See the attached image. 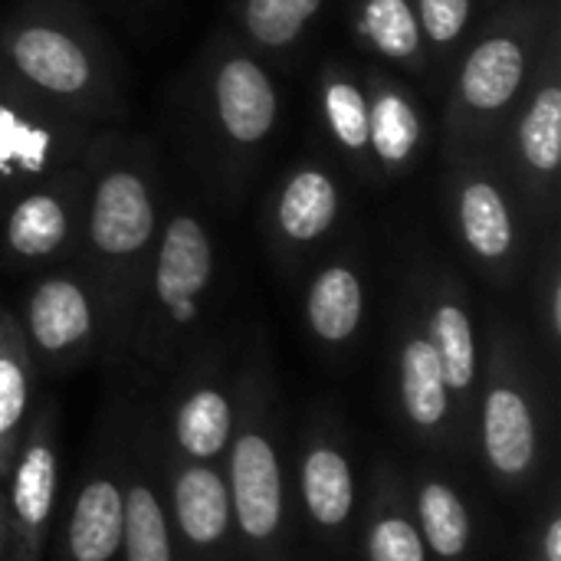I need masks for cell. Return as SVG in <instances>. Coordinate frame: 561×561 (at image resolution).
<instances>
[{"instance_id":"1","label":"cell","mask_w":561,"mask_h":561,"mask_svg":"<svg viewBox=\"0 0 561 561\" xmlns=\"http://www.w3.org/2000/svg\"><path fill=\"white\" fill-rule=\"evenodd\" d=\"M0 69L36 102L108 128L125 122L122 62L79 0H20L0 16Z\"/></svg>"},{"instance_id":"25","label":"cell","mask_w":561,"mask_h":561,"mask_svg":"<svg viewBox=\"0 0 561 561\" xmlns=\"http://www.w3.org/2000/svg\"><path fill=\"white\" fill-rule=\"evenodd\" d=\"M230 434V404L220 391H197L178 414V440L191 457H214Z\"/></svg>"},{"instance_id":"8","label":"cell","mask_w":561,"mask_h":561,"mask_svg":"<svg viewBox=\"0 0 561 561\" xmlns=\"http://www.w3.org/2000/svg\"><path fill=\"white\" fill-rule=\"evenodd\" d=\"M345 210L348 194L342 168L329 151H306L270 187L260 227L276 256L306 260L335 237Z\"/></svg>"},{"instance_id":"3","label":"cell","mask_w":561,"mask_h":561,"mask_svg":"<svg viewBox=\"0 0 561 561\" xmlns=\"http://www.w3.org/2000/svg\"><path fill=\"white\" fill-rule=\"evenodd\" d=\"M559 16L561 0H500L480 13L447 76L437 125L440 158L496 145Z\"/></svg>"},{"instance_id":"16","label":"cell","mask_w":561,"mask_h":561,"mask_svg":"<svg viewBox=\"0 0 561 561\" xmlns=\"http://www.w3.org/2000/svg\"><path fill=\"white\" fill-rule=\"evenodd\" d=\"M306 319L309 329L322 342H348L365 319V276L352 250L325 260L306 293Z\"/></svg>"},{"instance_id":"22","label":"cell","mask_w":561,"mask_h":561,"mask_svg":"<svg viewBox=\"0 0 561 561\" xmlns=\"http://www.w3.org/2000/svg\"><path fill=\"white\" fill-rule=\"evenodd\" d=\"M401 398L414 424L434 427L447 414V381L427 335L408 339L401 352Z\"/></svg>"},{"instance_id":"23","label":"cell","mask_w":561,"mask_h":561,"mask_svg":"<svg viewBox=\"0 0 561 561\" xmlns=\"http://www.w3.org/2000/svg\"><path fill=\"white\" fill-rule=\"evenodd\" d=\"M174 503H178V523L187 539L207 546L224 536L227 519H230V500H227V486L220 483L217 473L187 470L178 480Z\"/></svg>"},{"instance_id":"32","label":"cell","mask_w":561,"mask_h":561,"mask_svg":"<svg viewBox=\"0 0 561 561\" xmlns=\"http://www.w3.org/2000/svg\"><path fill=\"white\" fill-rule=\"evenodd\" d=\"M493 3H500V0H480V10H486V7H493Z\"/></svg>"},{"instance_id":"31","label":"cell","mask_w":561,"mask_h":561,"mask_svg":"<svg viewBox=\"0 0 561 561\" xmlns=\"http://www.w3.org/2000/svg\"><path fill=\"white\" fill-rule=\"evenodd\" d=\"M546 556L549 561H561V519H556L549 526V536H546Z\"/></svg>"},{"instance_id":"10","label":"cell","mask_w":561,"mask_h":561,"mask_svg":"<svg viewBox=\"0 0 561 561\" xmlns=\"http://www.w3.org/2000/svg\"><path fill=\"white\" fill-rule=\"evenodd\" d=\"M85 214V161L26 187L0 210V256L39 266L79 250Z\"/></svg>"},{"instance_id":"14","label":"cell","mask_w":561,"mask_h":561,"mask_svg":"<svg viewBox=\"0 0 561 561\" xmlns=\"http://www.w3.org/2000/svg\"><path fill=\"white\" fill-rule=\"evenodd\" d=\"M329 0H230L227 30L273 69H289L309 46Z\"/></svg>"},{"instance_id":"9","label":"cell","mask_w":561,"mask_h":561,"mask_svg":"<svg viewBox=\"0 0 561 561\" xmlns=\"http://www.w3.org/2000/svg\"><path fill=\"white\" fill-rule=\"evenodd\" d=\"M217 273V243L207 217L191 201L164 210L158 243L145 273V286L164 329H187L201 316V302Z\"/></svg>"},{"instance_id":"15","label":"cell","mask_w":561,"mask_h":561,"mask_svg":"<svg viewBox=\"0 0 561 561\" xmlns=\"http://www.w3.org/2000/svg\"><path fill=\"white\" fill-rule=\"evenodd\" d=\"M26 325L43 352H69L95 329V296L76 276H46L26 299Z\"/></svg>"},{"instance_id":"24","label":"cell","mask_w":561,"mask_h":561,"mask_svg":"<svg viewBox=\"0 0 561 561\" xmlns=\"http://www.w3.org/2000/svg\"><path fill=\"white\" fill-rule=\"evenodd\" d=\"M306 503L322 526H339L352 513V473L335 450H316L302 473Z\"/></svg>"},{"instance_id":"11","label":"cell","mask_w":561,"mask_h":561,"mask_svg":"<svg viewBox=\"0 0 561 561\" xmlns=\"http://www.w3.org/2000/svg\"><path fill=\"white\" fill-rule=\"evenodd\" d=\"M312 99L325 151L365 187H378V174L371 164V105L365 62H355L348 56L322 59L312 82Z\"/></svg>"},{"instance_id":"18","label":"cell","mask_w":561,"mask_h":561,"mask_svg":"<svg viewBox=\"0 0 561 561\" xmlns=\"http://www.w3.org/2000/svg\"><path fill=\"white\" fill-rule=\"evenodd\" d=\"M125 506L112 483H89L72 510L69 549L76 561H108L122 542Z\"/></svg>"},{"instance_id":"21","label":"cell","mask_w":561,"mask_h":561,"mask_svg":"<svg viewBox=\"0 0 561 561\" xmlns=\"http://www.w3.org/2000/svg\"><path fill=\"white\" fill-rule=\"evenodd\" d=\"M411 3L424 33L434 82H444L483 13L480 0H411Z\"/></svg>"},{"instance_id":"30","label":"cell","mask_w":561,"mask_h":561,"mask_svg":"<svg viewBox=\"0 0 561 561\" xmlns=\"http://www.w3.org/2000/svg\"><path fill=\"white\" fill-rule=\"evenodd\" d=\"M26 408V375L10 348H0V434H7Z\"/></svg>"},{"instance_id":"28","label":"cell","mask_w":561,"mask_h":561,"mask_svg":"<svg viewBox=\"0 0 561 561\" xmlns=\"http://www.w3.org/2000/svg\"><path fill=\"white\" fill-rule=\"evenodd\" d=\"M53 490H56V460L46 447H33L23 467L16 470V486H13V503L20 519L39 526L49 516Z\"/></svg>"},{"instance_id":"2","label":"cell","mask_w":561,"mask_h":561,"mask_svg":"<svg viewBox=\"0 0 561 561\" xmlns=\"http://www.w3.org/2000/svg\"><path fill=\"white\" fill-rule=\"evenodd\" d=\"M187 112L207 187L224 210H237L279 135L276 69L227 26H217L187 82Z\"/></svg>"},{"instance_id":"4","label":"cell","mask_w":561,"mask_h":561,"mask_svg":"<svg viewBox=\"0 0 561 561\" xmlns=\"http://www.w3.org/2000/svg\"><path fill=\"white\" fill-rule=\"evenodd\" d=\"M168 210L161 164L148 138L115 125L99 128L85 154V214L79 250L92 279L118 293L145 283Z\"/></svg>"},{"instance_id":"13","label":"cell","mask_w":561,"mask_h":561,"mask_svg":"<svg viewBox=\"0 0 561 561\" xmlns=\"http://www.w3.org/2000/svg\"><path fill=\"white\" fill-rule=\"evenodd\" d=\"M345 26L368 62H378L411 85H434L431 56L411 0H345Z\"/></svg>"},{"instance_id":"6","label":"cell","mask_w":561,"mask_h":561,"mask_svg":"<svg viewBox=\"0 0 561 561\" xmlns=\"http://www.w3.org/2000/svg\"><path fill=\"white\" fill-rule=\"evenodd\" d=\"M440 197L460 250L493 276H513L533 227L493 148L440 158Z\"/></svg>"},{"instance_id":"27","label":"cell","mask_w":561,"mask_h":561,"mask_svg":"<svg viewBox=\"0 0 561 561\" xmlns=\"http://www.w3.org/2000/svg\"><path fill=\"white\" fill-rule=\"evenodd\" d=\"M421 523H424V536L431 542V549L437 556H460L467 549L470 539V519L463 503L457 500V493H450L440 483L424 486L421 493Z\"/></svg>"},{"instance_id":"7","label":"cell","mask_w":561,"mask_h":561,"mask_svg":"<svg viewBox=\"0 0 561 561\" xmlns=\"http://www.w3.org/2000/svg\"><path fill=\"white\" fill-rule=\"evenodd\" d=\"M95 131L36 102L0 69V210L26 187L85 161Z\"/></svg>"},{"instance_id":"5","label":"cell","mask_w":561,"mask_h":561,"mask_svg":"<svg viewBox=\"0 0 561 561\" xmlns=\"http://www.w3.org/2000/svg\"><path fill=\"white\" fill-rule=\"evenodd\" d=\"M533 224L561 214V16L549 26L536 72L493 145Z\"/></svg>"},{"instance_id":"29","label":"cell","mask_w":561,"mask_h":561,"mask_svg":"<svg viewBox=\"0 0 561 561\" xmlns=\"http://www.w3.org/2000/svg\"><path fill=\"white\" fill-rule=\"evenodd\" d=\"M371 561H424V542L404 519H385L371 533Z\"/></svg>"},{"instance_id":"17","label":"cell","mask_w":561,"mask_h":561,"mask_svg":"<svg viewBox=\"0 0 561 561\" xmlns=\"http://www.w3.org/2000/svg\"><path fill=\"white\" fill-rule=\"evenodd\" d=\"M233 506L247 536L266 539L276 533L283 513L279 463L273 447L256 434L240 437L233 450Z\"/></svg>"},{"instance_id":"20","label":"cell","mask_w":561,"mask_h":561,"mask_svg":"<svg viewBox=\"0 0 561 561\" xmlns=\"http://www.w3.org/2000/svg\"><path fill=\"white\" fill-rule=\"evenodd\" d=\"M427 329L447 388L467 391L477 375V335H473V319L467 306L457 299V293H447L434 302Z\"/></svg>"},{"instance_id":"12","label":"cell","mask_w":561,"mask_h":561,"mask_svg":"<svg viewBox=\"0 0 561 561\" xmlns=\"http://www.w3.org/2000/svg\"><path fill=\"white\" fill-rule=\"evenodd\" d=\"M368 105H371V164L381 184L408 178L427 154L434 125L424 108L421 89L404 76L365 62Z\"/></svg>"},{"instance_id":"19","label":"cell","mask_w":561,"mask_h":561,"mask_svg":"<svg viewBox=\"0 0 561 561\" xmlns=\"http://www.w3.org/2000/svg\"><path fill=\"white\" fill-rule=\"evenodd\" d=\"M483 434H486V450L496 470L516 477L529 467L533 450H536V431H533V414L523 394H516L513 388L490 391Z\"/></svg>"},{"instance_id":"26","label":"cell","mask_w":561,"mask_h":561,"mask_svg":"<svg viewBox=\"0 0 561 561\" xmlns=\"http://www.w3.org/2000/svg\"><path fill=\"white\" fill-rule=\"evenodd\" d=\"M125 519H122V542L128 561H171L168 529L161 506L145 486H135L125 500Z\"/></svg>"}]
</instances>
